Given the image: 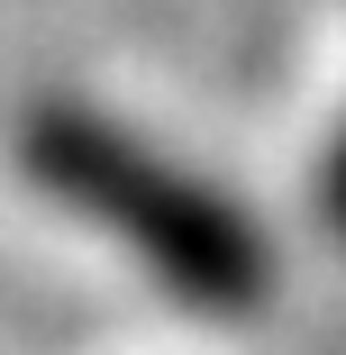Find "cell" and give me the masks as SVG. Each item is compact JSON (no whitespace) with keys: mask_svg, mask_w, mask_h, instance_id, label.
I'll use <instances>...</instances> for the list:
<instances>
[{"mask_svg":"<svg viewBox=\"0 0 346 355\" xmlns=\"http://www.w3.org/2000/svg\"><path fill=\"white\" fill-rule=\"evenodd\" d=\"M319 209H328L337 237H346V137H337V155H328V173H319Z\"/></svg>","mask_w":346,"mask_h":355,"instance_id":"cell-2","label":"cell"},{"mask_svg":"<svg viewBox=\"0 0 346 355\" xmlns=\"http://www.w3.org/2000/svg\"><path fill=\"white\" fill-rule=\"evenodd\" d=\"M19 164L37 191H55L64 209H83L92 228H110L137 264H146L164 292H182L210 319H246L273 292V255L255 237V219L191 182L182 164H164L146 137L110 128L83 101H37L19 119Z\"/></svg>","mask_w":346,"mask_h":355,"instance_id":"cell-1","label":"cell"}]
</instances>
